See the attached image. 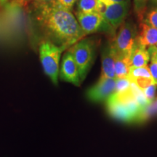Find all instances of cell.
<instances>
[{
    "mask_svg": "<svg viewBox=\"0 0 157 157\" xmlns=\"http://www.w3.org/2000/svg\"><path fill=\"white\" fill-rule=\"evenodd\" d=\"M66 49L58 46L50 40L42 41L39 44V59L44 74L55 85H58L60 60L62 52Z\"/></svg>",
    "mask_w": 157,
    "mask_h": 157,
    "instance_id": "3957f363",
    "label": "cell"
},
{
    "mask_svg": "<svg viewBox=\"0 0 157 157\" xmlns=\"http://www.w3.org/2000/svg\"><path fill=\"white\" fill-rule=\"evenodd\" d=\"M140 77L152 78L150 70H149L148 66H143V67H133V66H131L128 75H127V78H129V81L133 82L135 79Z\"/></svg>",
    "mask_w": 157,
    "mask_h": 157,
    "instance_id": "9a60e30c",
    "label": "cell"
},
{
    "mask_svg": "<svg viewBox=\"0 0 157 157\" xmlns=\"http://www.w3.org/2000/svg\"><path fill=\"white\" fill-rule=\"evenodd\" d=\"M117 52L112 43L108 42L104 45L102 51L101 77L117 79L115 74V60Z\"/></svg>",
    "mask_w": 157,
    "mask_h": 157,
    "instance_id": "30bf717a",
    "label": "cell"
},
{
    "mask_svg": "<svg viewBox=\"0 0 157 157\" xmlns=\"http://www.w3.org/2000/svg\"><path fill=\"white\" fill-rule=\"evenodd\" d=\"M145 23L157 29V7L151 10L143 20Z\"/></svg>",
    "mask_w": 157,
    "mask_h": 157,
    "instance_id": "d6986e66",
    "label": "cell"
},
{
    "mask_svg": "<svg viewBox=\"0 0 157 157\" xmlns=\"http://www.w3.org/2000/svg\"><path fill=\"white\" fill-rule=\"evenodd\" d=\"M155 47H156V49H157V44H156V45H155Z\"/></svg>",
    "mask_w": 157,
    "mask_h": 157,
    "instance_id": "83f0119b",
    "label": "cell"
},
{
    "mask_svg": "<svg viewBox=\"0 0 157 157\" xmlns=\"http://www.w3.org/2000/svg\"><path fill=\"white\" fill-rule=\"evenodd\" d=\"M129 8V1L105 6L102 15L113 29L121 25L126 19Z\"/></svg>",
    "mask_w": 157,
    "mask_h": 157,
    "instance_id": "ba28073f",
    "label": "cell"
},
{
    "mask_svg": "<svg viewBox=\"0 0 157 157\" xmlns=\"http://www.w3.org/2000/svg\"><path fill=\"white\" fill-rule=\"evenodd\" d=\"M148 0H134V11L137 19L143 22L146 16L147 3Z\"/></svg>",
    "mask_w": 157,
    "mask_h": 157,
    "instance_id": "e0dca14e",
    "label": "cell"
},
{
    "mask_svg": "<svg viewBox=\"0 0 157 157\" xmlns=\"http://www.w3.org/2000/svg\"><path fill=\"white\" fill-rule=\"evenodd\" d=\"M137 35V28L134 23H123L111 42L117 55L131 56L136 42Z\"/></svg>",
    "mask_w": 157,
    "mask_h": 157,
    "instance_id": "5b68a950",
    "label": "cell"
},
{
    "mask_svg": "<svg viewBox=\"0 0 157 157\" xmlns=\"http://www.w3.org/2000/svg\"><path fill=\"white\" fill-rule=\"evenodd\" d=\"M12 0H0V5H5L6 4L10 2Z\"/></svg>",
    "mask_w": 157,
    "mask_h": 157,
    "instance_id": "484cf974",
    "label": "cell"
},
{
    "mask_svg": "<svg viewBox=\"0 0 157 157\" xmlns=\"http://www.w3.org/2000/svg\"><path fill=\"white\" fill-rule=\"evenodd\" d=\"M59 76L63 81L69 82L77 87H79L81 84L82 82L79 77L78 67L73 56L69 51H67L63 57L59 71Z\"/></svg>",
    "mask_w": 157,
    "mask_h": 157,
    "instance_id": "9c48e42d",
    "label": "cell"
},
{
    "mask_svg": "<svg viewBox=\"0 0 157 157\" xmlns=\"http://www.w3.org/2000/svg\"><path fill=\"white\" fill-rule=\"evenodd\" d=\"M130 58L131 66L143 67L148 65V63L150 60V55L146 48L142 47L135 42Z\"/></svg>",
    "mask_w": 157,
    "mask_h": 157,
    "instance_id": "7c38bea8",
    "label": "cell"
},
{
    "mask_svg": "<svg viewBox=\"0 0 157 157\" xmlns=\"http://www.w3.org/2000/svg\"><path fill=\"white\" fill-rule=\"evenodd\" d=\"M100 2L105 5H113V4H117V3H121V2H128L129 0H98Z\"/></svg>",
    "mask_w": 157,
    "mask_h": 157,
    "instance_id": "d4e9b609",
    "label": "cell"
},
{
    "mask_svg": "<svg viewBox=\"0 0 157 157\" xmlns=\"http://www.w3.org/2000/svg\"><path fill=\"white\" fill-rule=\"evenodd\" d=\"M140 31L136 37V43L144 48L155 46L157 44V29L144 21L140 23Z\"/></svg>",
    "mask_w": 157,
    "mask_h": 157,
    "instance_id": "8fae6325",
    "label": "cell"
},
{
    "mask_svg": "<svg viewBox=\"0 0 157 157\" xmlns=\"http://www.w3.org/2000/svg\"><path fill=\"white\" fill-rule=\"evenodd\" d=\"M101 6L98 0H77V12L80 13H100Z\"/></svg>",
    "mask_w": 157,
    "mask_h": 157,
    "instance_id": "5bb4252c",
    "label": "cell"
},
{
    "mask_svg": "<svg viewBox=\"0 0 157 157\" xmlns=\"http://www.w3.org/2000/svg\"><path fill=\"white\" fill-rule=\"evenodd\" d=\"M34 0H12V2L14 5H16L17 7H27L29 4L34 2Z\"/></svg>",
    "mask_w": 157,
    "mask_h": 157,
    "instance_id": "cb8c5ba5",
    "label": "cell"
},
{
    "mask_svg": "<svg viewBox=\"0 0 157 157\" xmlns=\"http://www.w3.org/2000/svg\"><path fill=\"white\" fill-rule=\"evenodd\" d=\"M156 87H157L156 84H151L149 86H148V87H146V88H144V89L142 90L145 96H146L147 100H148L150 103H151L152 102L155 100V95H156Z\"/></svg>",
    "mask_w": 157,
    "mask_h": 157,
    "instance_id": "ffe728a7",
    "label": "cell"
},
{
    "mask_svg": "<svg viewBox=\"0 0 157 157\" xmlns=\"http://www.w3.org/2000/svg\"><path fill=\"white\" fill-rule=\"evenodd\" d=\"M71 53L78 67L81 82H83L93 63L95 58V44L89 39H82L68 49Z\"/></svg>",
    "mask_w": 157,
    "mask_h": 157,
    "instance_id": "277c9868",
    "label": "cell"
},
{
    "mask_svg": "<svg viewBox=\"0 0 157 157\" xmlns=\"http://www.w3.org/2000/svg\"><path fill=\"white\" fill-rule=\"evenodd\" d=\"M76 16L78 24L85 35L102 30L105 31L113 30L99 13H84L76 12Z\"/></svg>",
    "mask_w": 157,
    "mask_h": 157,
    "instance_id": "8992f818",
    "label": "cell"
},
{
    "mask_svg": "<svg viewBox=\"0 0 157 157\" xmlns=\"http://www.w3.org/2000/svg\"><path fill=\"white\" fill-rule=\"evenodd\" d=\"M77 0H55L54 3L58 7L71 11Z\"/></svg>",
    "mask_w": 157,
    "mask_h": 157,
    "instance_id": "44dd1931",
    "label": "cell"
},
{
    "mask_svg": "<svg viewBox=\"0 0 157 157\" xmlns=\"http://www.w3.org/2000/svg\"><path fill=\"white\" fill-rule=\"evenodd\" d=\"M35 18L48 40L66 50L86 36L71 11L54 2L35 9Z\"/></svg>",
    "mask_w": 157,
    "mask_h": 157,
    "instance_id": "6da1fadb",
    "label": "cell"
},
{
    "mask_svg": "<svg viewBox=\"0 0 157 157\" xmlns=\"http://www.w3.org/2000/svg\"><path fill=\"white\" fill-rule=\"evenodd\" d=\"M116 79L100 77L99 80L86 92L87 99L92 102L106 101L115 93Z\"/></svg>",
    "mask_w": 157,
    "mask_h": 157,
    "instance_id": "52a82bcc",
    "label": "cell"
},
{
    "mask_svg": "<svg viewBox=\"0 0 157 157\" xmlns=\"http://www.w3.org/2000/svg\"><path fill=\"white\" fill-rule=\"evenodd\" d=\"M131 56L117 55L115 60V74L117 78H126L131 67Z\"/></svg>",
    "mask_w": 157,
    "mask_h": 157,
    "instance_id": "4fadbf2b",
    "label": "cell"
},
{
    "mask_svg": "<svg viewBox=\"0 0 157 157\" xmlns=\"http://www.w3.org/2000/svg\"><path fill=\"white\" fill-rule=\"evenodd\" d=\"M153 5H154L155 6H157V0H151Z\"/></svg>",
    "mask_w": 157,
    "mask_h": 157,
    "instance_id": "4316f807",
    "label": "cell"
},
{
    "mask_svg": "<svg viewBox=\"0 0 157 157\" xmlns=\"http://www.w3.org/2000/svg\"><path fill=\"white\" fill-rule=\"evenodd\" d=\"M54 2L55 0H34V2H33V5H34L35 9H37L43 7V6L53 3Z\"/></svg>",
    "mask_w": 157,
    "mask_h": 157,
    "instance_id": "603a6c76",
    "label": "cell"
},
{
    "mask_svg": "<svg viewBox=\"0 0 157 157\" xmlns=\"http://www.w3.org/2000/svg\"><path fill=\"white\" fill-rule=\"evenodd\" d=\"M108 112L124 122H143V110L135 100L130 88L122 93H114L106 101Z\"/></svg>",
    "mask_w": 157,
    "mask_h": 157,
    "instance_id": "7a4b0ae2",
    "label": "cell"
},
{
    "mask_svg": "<svg viewBox=\"0 0 157 157\" xmlns=\"http://www.w3.org/2000/svg\"><path fill=\"white\" fill-rule=\"evenodd\" d=\"M134 83H135L138 86V87H140L141 90L144 89L146 87L150 85L151 84H154V80L151 78H145V77H140L137 78L136 79L134 80Z\"/></svg>",
    "mask_w": 157,
    "mask_h": 157,
    "instance_id": "7402d4cb",
    "label": "cell"
},
{
    "mask_svg": "<svg viewBox=\"0 0 157 157\" xmlns=\"http://www.w3.org/2000/svg\"><path fill=\"white\" fill-rule=\"evenodd\" d=\"M148 51L151 59L149 70H150L154 84L157 85V49L155 46H151L149 47Z\"/></svg>",
    "mask_w": 157,
    "mask_h": 157,
    "instance_id": "2e32d148",
    "label": "cell"
},
{
    "mask_svg": "<svg viewBox=\"0 0 157 157\" xmlns=\"http://www.w3.org/2000/svg\"><path fill=\"white\" fill-rule=\"evenodd\" d=\"M131 82L127 77L126 78H117L116 79L115 93H122L127 91L130 88Z\"/></svg>",
    "mask_w": 157,
    "mask_h": 157,
    "instance_id": "ac0fdd59",
    "label": "cell"
}]
</instances>
